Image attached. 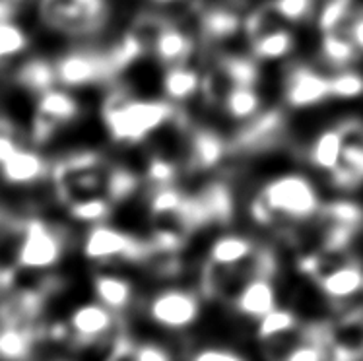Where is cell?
<instances>
[{
    "label": "cell",
    "instance_id": "cell-33",
    "mask_svg": "<svg viewBox=\"0 0 363 361\" xmlns=\"http://www.w3.org/2000/svg\"><path fill=\"white\" fill-rule=\"evenodd\" d=\"M136 177L134 173H130L125 167H117L113 170L107 177H105V192H107V199L109 200H125L136 189Z\"/></svg>",
    "mask_w": 363,
    "mask_h": 361
},
{
    "label": "cell",
    "instance_id": "cell-34",
    "mask_svg": "<svg viewBox=\"0 0 363 361\" xmlns=\"http://www.w3.org/2000/svg\"><path fill=\"white\" fill-rule=\"evenodd\" d=\"M109 200L101 196H91L70 204V214L78 221H101L109 216Z\"/></svg>",
    "mask_w": 363,
    "mask_h": 361
},
{
    "label": "cell",
    "instance_id": "cell-17",
    "mask_svg": "<svg viewBox=\"0 0 363 361\" xmlns=\"http://www.w3.org/2000/svg\"><path fill=\"white\" fill-rule=\"evenodd\" d=\"M255 245L241 235H223L216 239L212 247H210V262L218 266H241V262L249 260L255 255Z\"/></svg>",
    "mask_w": 363,
    "mask_h": 361
},
{
    "label": "cell",
    "instance_id": "cell-44",
    "mask_svg": "<svg viewBox=\"0 0 363 361\" xmlns=\"http://www.w3.org/2000/svg\"><path fill=\"white\" fill-rule=\"evenodd\" d=\"M160 2H171V0H160Z\"/></svg>",
    "mask_w": 363,
    "mask_h": 361
},
{
    "label": "cell",
    "instance_id": "cell-39",
    "mask_svg": "<svg viewBox=\"0 0 363 361\" xmlns=\"http://www.w3.org/2000/svg\"><path fill=\"white\" fill-rule=\"evenodd\" d=\"M191 361H247L245 355L225 348H204L191 357Z\"/></svg>",
    "mask_w": 363,
    "mask_h": 361
},
{
    "label": "cell",
    "instance_id": "cell-27",
    "mask_svg": "<svg viewBox=\"0 0 363 361\" xmlns=\"http://www.w3.org/2000/svg\"><path fill=\"white\" fill-rule=\"evenodd\" d=\"M320 216L326 223H333V226L359 229V226L363 223V208L359 204L348 202V200H338V202L320 206Z\"/></svg>",
    "mask_w": 363,
    "mask_h": 361
},
{
    "label": "cell",
    "instance_id": "cell-13",
    "mask_svg": "<svg viewBox=\"0 0 363 361\" xmlns=\"http://www.w3.org/2000/svg\"><path fill=\"white\" fill-rule=\"evenodd\" d=\"M317 282L326 297L348 299L363 289V266L359 262H344L325 270Z\"/></svg>",
    "mask_w": 363,
    "mask_h": 361
},
{
    "label": "cell",
    "instance_id": "cell-37",
    "mask_svg": "<svg viewBox=\"0 0 363 361\" xmlns=\"http://www.w3.org/2000/svg\"><path fill=\"white\" fill-rule=\"evenodd\" d=\"M148 175L157 187H163V184L173 183V179L177 175V167L163 157H154L148 165Z\"/></svg>",
    "mask_w": 363,
    "mask_h": 361
},
{
    "label": "cell",
    "instance_id": "cell-19",
    "mask_svg": "<svg viewBox=\"0 0 363 361\" xmlns=\"http://www.w3.org/2000/svg\"><path fill=\"white\" fill-rule=\"evenodd\" d=\"M342 148H344V140H342L340 128H328L315 138L309 157L315 167L333 173L340 163Z\"/></svg>",
    "mask_w": 363,
    "mask_h": 361
},
{
    "label": "cell",
    "instance_id": "cell-43",
    "mask_svg": "<svg viewBox=\"0 0 363 361\" xmlns=\"http://www.w3.org/2000/svg\"><path fill=\"white\" fill-rule=\"evenodd\" d=\"M4 284H6V276H4V272L0 270V288H2Z\"/></svg>",
    "mask_w": 363,
    "mask_h": 361
},
{
    "label": "cell",
    "instance_id": "cell-42",
    "mask_svg": "<svg viewBox=\"0 0 363 361\" xmlns=\"http://www.w3.org/2000/svg\"><path fill=\"white\" fill-rule=\"evenodd\" d=\"M16 12L14 2H8V0H0V22H6L10 20Z\"/></svg>",
    "mask_w": 363,
    "mask_h": 361
},
{
    "label": "cell",
    "instance_id": "cell-5",
    "mask_svg": "<svg viewBox=\"0 0 363 361\" xmlns=\"http://www.w3.org/2000/svg\"><path fill=\"white\" fill-rule=\"evenodd\" d=\"M150 318L167 331H183L201 317L199 295L186 289H165L150 301Z\"/></svg>",
    "mask_w": 363,
    "mask_h": 361
},
{
    "label": "cell",
    "instance_id": "cell-31",
    "mask_svg": "<svg viewBox=\"0 0 363 361\" xmlns=\"http://www.w3.org/2000/svg\"><path fill=\"white\" fill-rule=\"evenodd\" d=\"M183 200L185 196L177 191V189H173L171 184H163V187H157L154 194H152V200H150V210H152V214L157 216V218H173V216L177 214L179 208L183 204Z\"/></svg>",
    "mask_w": 363,
    "mask_h": 361
},
{
    "label": "cell",
    "instance_id": "cell-20",
    "mask_svg": "<svg viewBox=\"0 0 363 361\" xmlns=\"http://www.w3.org/2000/svg\"><path fill=\"white\" fill-rule=\"evenodd\" d=\"M18 82L22 84L23 88L31 89L35 94H45L49 89L55 88L57 80V67L47 62L45 59H31L30 62H26L20 72H18Z\"/></svg>",
    "mask_w": 363,
    "mask_h": 361
},
{
    "label": "cell",
    "instance_id": "cell-3",
    "mask_svg": "<svg viewBox=\"0 0 363 361\" xmlns=\"http://www.w3.org/2000/svg\"><path fill=\"white\" fill-rule=\"evenodd\" d=\"M39 14L52 30L88 35L107 20V0H41Z\"/></svg>",
    "mask_w": 363,
    "mask_h": 361
},
{
    "label": "cell",
    "instance_id": "cell-6",
    "mask_svg": "<svg viewBox=\"0 0 363 361\" xmlns=\"http://www.w3.org/2000/svg\"><path fill=\"white\" fill-rule=\"evenodd\" d=\"M150 251L152 245L140 243L138 239H134L125 231L109 226H96L84 241V255L96 262H107L115 258L134 260V258L146 257Z\"/></svg>",
    "mask_w": 363,
    "mask_h": 361
},
{
    "label": "cell",
    "instance_id": "cell-29",
    "mask_svg": "<svg viewBox=\"0 0 363 361\" xmlns=\"http://www.w3.org/2000/svg\"><path fill=\"white\" fill-rule=\"evenodd\" d=\"M239 30V18L230 10H210L202 18V31L208 39H225Z\"/></svg>",
    "mask_w": 363,
    "mask_h": 361
},
{
    "label": "cell",
    "instance_id": "cell-11",
    "mask_svg": "<svg viewBox=\"0 0 363 361\" xmlns=\"http://www.w3.org/2000/svg\"><path fill=\"white\" fill-rule=\"evenodd\" d=\"M113 311L101 303H86L70 315L68 328L82 342H96L111 331Z\"/></svg>",
    "mask_w": 363,
    "mask_h": 361
},
{
    "label": "cell",
    "instance_id": "cell-9",
    "mask_svg": "<svg viewBox=\"0 0 363 361\" xmlns=\"http://www.w3.org/2000/svg\"><path fill=\"white\" fill-rule=\"evenodd\" d=\"M57 80L68 88H78L86 84H96L105 78L115 76L107 52L97 51H76L55 65Z\"/></svg>",
    "mask_w": 363,
    "mask_h": 361
},
{
    "label": "cell",
    "instance_id": "cell-21",
    "mask_svg": "<svg viewBox=\"0 0 363 361\" xmlns=\"http://www.w3.org/2000/svg\"><path fill=\"white\" fill-rule=\"evenodd\" d=\"M323 59L334 67H346L357 59L359 51L344 31H330L323 37Z\"/></svg>",
    "mask_w": 363,
    "mask_h": 361
},
{
    "label": "cell",
    "instance_id": "cell-7",
    "mask_svg": "<svg viewBox=\"0 0 363 361\" xmlns=\"http://www.w3.org/2000/svg\"><path fill=\"white\" fill-rule=\"evenodd\" d=\"M286 136V117L282 111L270 109L264 111L259 118L245 125L231 142L233 152L238 154H260L272 150Z\"/></svg>",
    "mask_w": 363,
    "mask_h": 361
},
{
    "label": "cell",
    "instance_id": "cell-15",
    "mask_svg": "<svg viewBox=\"0 0 363 361\" xmlns=\"http://www.w3.org/2000/svg\"><path fill=\"white\" fill-rule=\"evenodd\" d=\"M47 171V163L41 155L28 152V150H16L6 162L0 163V173L12 184H30L41 179Z\"/></svg>",
    "mask_w": 363,
    "mask_h": 361
},
{
    "label": "cell",
    "instance_id": "cell-4",
    "mask_svg": "<svg viewBox=\"0 0 363 361\" xmlns=\"http://www.w3.org/2000/svg\"><path fill=\"white\" fill-rule=\"evenodd\" d=\"M65 251L62 237L45 221L33 220L26 226L18 249V265L28 270H45L60 260Z\"/></svg>",
    "mask_w": 363,
    "mask_h": 361
},
{
    "label": "cell",
    "instance_id": "cell-2",
    "mask_svg": "<svg viewBox=\"0 0 363 361\" xmlns=\"http://www.w3.org/2000/svg\"><path fill=\"white\" fill-rule=\"evenodd\" d=\"M175 109L165 101L136 99L126 89H115L105 99L104 121L117 142H140L173 118Z\"/></svg>",
    "mask_w": 363,
    "mask_h": 361
},
{
    "label": "cell",
    "instance_id": "cell-8",
    "mask_svg": "<svg viewBox=\"0 0 363 361\" xmlns=\"http://www.w3.org/2000/svg\"><path fill=\"white\" fill-rule=\"evenodd\" d=\"M80 113V105L67 91L49 89L39 97L38 111L33 118V140L38 144L51 140L59 126L72 123Z\"/></svg>",
    "mask_w": 363,
    "mask_h": 361
},
{
    "label": "cell",
    "instance_id": "cell-38",
    "mask_svg": "<svg viewBox=\"0 0 363 361\" xmlns=\"http://www.w3.org/2000/svg\"><path fill=\"white\" fill-rule=\"evenodd\" d=\"M133 360L134 361H173L167 350H163L157 344H133Z\"/></svg>",
    "mask_w": 363,
    "mask_h": 361
},
{
    "label": "cell",
    "instance_id": "cell-40",
    "mask_svg": "<svg viewBox=\"0 0 363 361\" xmlns=\"http://www.w3.org/2000/svg\"><path fill=\"white\" fill-rule=\"evenodd\" d=\"M344 33L352 39V43L356 45V49L359 52H363V10L362 8H357L354 16H352V20L346 26V30Z\"/></svg>",
    "mask_w": 363,
    "mask_h": 361
},
{
    "label": "cell",
    "instance_id": "cell-24",
    "mask_svg": "<svg viewBox=\"0 0 363 361\" xmlns=\"http://www.w3.org/2000/svg\"><path fill=\"white\" fill-rule=\"evenodd\" d=\"M201 86V78L199 74L185 67H171L163 78V89L165 94L173 99H186Z\"/></svg>",
    "mask_w": 363,
    "mask_h": 361
},
{
    "label": "cell",
    "instance_id": "cell-36",
    "mask_svg": "<svg viewBox=\"0 0 363 361\" xmlns=\"http://www.w3.org/2000/svg\"><path fill=\"white\" fill-rule=\"evenodd\" d=\"M315 0H272L270 8L274 10L278 18L289 22H301L303 18L311 14Z\"/></svg>",
    "mask_w": 363,
    "mask_h": 361
},
{
    "label": "cell",
    "instance_id": "cell-26",
    "mask_svg": "<svg viewBox=\"0 0 363 361\" xmlns=\"http://www.w3.org/2000/svg\"><path fill=\"white\" fill-rule=\"evenodd\" d=\"M260 107V97L255 88L247 86H231L225 94V109L231 117L249 118L255 115Z\"/></svg>",
    "mask_w": 363,
    "mask_h": 361
},
{
    "label": "cell",
    "instance_id": "cell-25",
    "mask_svg": "<svg viewBox=\"0 0 363 361\" xmlns=\"http://www.w3.org/2000/svg\"><path fill=\"white\" fill-rule=\"evenodd\" d=\"M222 74L231 86H247L255 88L259 82V67L257 62L245 57H225L220 62Z\"/></svg>",
    "mask_w": 363,
    "mask_h": 361
},
{
    "label": "cell",
    "instance_id": "cell-16",
    "mask_svg": "<svg viewBox=\"0 0 363 361\" xmlns=\"http://www.w3.org/2000/svg\"><path fill=\"white\" fill-rule=\"evenodd\" d=\"M228 152V144L220 134L212 130H196L189 148V167L193 171H204L214 167Z\"/></svg>",
    "mask_w": 363,
    "mask_h": 361
},
{
    "label": "cell",
    "instance_id": "cell-1",
    "mask_svg": "<svg viewBox=\"0 0 363 361\" xmlns=\"http://www.w3.org/2000/svg\"><path fill=\"white\" fill-rule=\"evenodd\" d=\"M320 212L317 189L303 175H282L272 179L252 200L251 214L262 226L284 220H307Z\"/></svg>",
    "mask_w": 363,
    "mask_h": 361
},
{
    "label": "cell",
    "instance_id": "cell-30",
    "mask_svg": "<svg viewBox=\"0 0 363 361\" xmlns=\"http://www.w3.org/2000/svg\"><path fill=\"white\" fill-rule=\"evenodd\" d=\"M294 328H296V317H294V313L282 311V309H274L260 318L259 338L260 340L278 338V336H282V334L294 331Z\"/></svg>",
    "mask_w": 363,
    "mask_h": 361
},
{
    "label": "cell",
    "instance_id": "cell-14",
    "mask_svg": "<svg viewBox=\"0 0 363 361\" xmlns=\"http://www.w3.org/2000/svg\"><path fill=\"white\" fill-rule=\"evenodd\" d=\"M150 47L154 49L156 59L163 65H169V68L183 67L194 49L193 39L186 35L185 31L177 30L169 23L163 26Z\"/></svg>",
    "mask_w": 363,
    "mask_h": 361
},
{
    "label": "cell",
    "instance_id": "cell-41",
    "mask_svg": "<svg viewBox=\"0 0 363 361\" xmlns=\"http://www.w3.org/2000/svg\"><path fill=\"white\" fill-rule=\"evenodd\" d=\"M16 150H18V144L12 140V136H8L6 133H0V163L6 162Z\"/></svg>",
    "mask_w": 363,
    "mask_h": 361
},
{
    "label": "cell",
    "instance_id": "cell-28",
    "mask_svg": "<svg viewBox=\"0 0 363 361\" xmlns=\"http://www.w3.org/2000/svg\"><path fill=\"white\" fill-rule=\"evenodd\" d=\"M31 348V338L20 326H2L0 328V357L8 361L22 360Z\"/></svg>",
    "mask_w": 363,
    "mask_h": 361
},
{
    "label": "cell",
    "instance_id": "cell-23",
    "mask_svg": "<svg viewBox=\"0 0 363 361\" xmlns=\"http://www.w3.org/2000/svg\"><path fill=\"white\" fill-rule=\"evenodd\" d=\"M326 340L325 328H311L303 342L289 348L280 361H326Z\"/></svg>",
    "mask_w": 363,
    "mask_h": 361
},
{
    "label": "cell",
    "instance_id": "cell-35",
    "mask_svg": "<svg viewBox=\"0 0 363 361\" xmlns=\"http://www.w3.org/2000/svg\"><path fill=\"white\" fill-rule=\"evenodd\" d=\"M330 91L333 97L352 99L363 94V76L357 72H342L330 78Z\"/></svg>",
    "mask_w": 363,
    "mask_h": 361
},
{
    "label": "cell",
    "instance_id": "cell-18",
    "mask_svg": "<svg viewBox=\"0 0 363 361\" xmlns=\"http://www.w3.org/2000/svg\"><path fill=\"white\" fill-rule=\"evenodd\" d=\"M97 301L111 311H123L133 299V286L130 282L111 274H99L94 280Z\"/></svg>",
    "mask_w": 363,
    "mask_h": 361
},
{
    "label": "cell",
    "instance_id": "cell-10",
    "mask_svg": "<svg viewBox=\"0 0 363 361\" xmlns=\"http://www.w3.org/2000/svg\"><path fill=\"white\" fill-rule=\"evenodd\" d=\"M284 91H286V101L297 109L319 105L328 97H333L330 78H325L323 74L301 65L294 67L288 72Z\"/></svg>",
    "mask_w": 363,
    "mask_h": 361
},
{
    "label": "cell",
    "instance_id": "cell-12",
    "mask_svg": "<svg viewBox=\"0 0 363 361\" xmlns=\"http://www.w3.org/2000/svg\"><path fill=\"white\" fill-rule=\"evenodd\" d=\"M235 309L249 318H262L276 309V289L267 276H257L235 295Z\"/></svg>",
    "mask_w": 363,
    "mask_h": 361
},
{
    "label": "cell",
    "instance_id": "cell-22",
    "mask_svg": "<svg viewBox=\"0 0 363 361\" xmlns=\"http://www.w3.org/2000/svg\"><path fill=\"white\" fill-rule=\"evenodd\" d=\"M291 49H294V37L282 28H274L252 41V51L262 60L282 59Z\"/></svg>",
    "mask_w": 363,
    "mask_h": 361
},
{
    "label": "cell",
    "instance_id": "cell-32",
    "mask_svg": "<svg viewBox=\"0 0 363 361\" xmlns=\"http://www.w3.org/2000/svg\"><path fill=\"white\" fill-rule=\"evenodd\" d=\"M28 47V35L10 20L0 22V60L12 59Z\"/></svg>",
    "mask_w": 363,
    "mask_h": 361
}]
</instances>
